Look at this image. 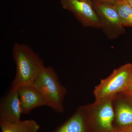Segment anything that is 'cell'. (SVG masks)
I'll list each match as a JSON object with an SVG mask.
<instances>
[{"instance_id": "6da1fadb", "label": "cell", "mask_w": 132, "mask_h": 132, "mask_svg": "<svg viewBox=\"0 0 132 132\" xmlns=\"http://www.w3.org/2000/svg\"><path fill=\"white\" fill-rule=\"evenodd\" d=\"M13 56L16 65V73L12 87L33 86L43 67L40 57L28 45L15 43L13 46Z\"/></svg>"}, {"instance_id": "7a4b0ae2", "label": "cell", "mask_w": 132, "mask_h": 132, "mask_svg": "<svg viewBox=\"0 0 132 132\" xmlns=\"http://www.w3.org/2000/svg\"><path fill=\"white\" fill-rule=\"evenodd\" d=\"M33 86L42 95L47 106L57 112H64L63 102L67 90L53 68L44 66Z\"/></svg>"}, {"instance_id": "3957f363", "label": "cell", "mask_w": 132, "mask_h": 132, "mask_svg": "<svg viewBox=\"0 0 132 132\" xmlns=\"http://www.w3.org/2000/svg\"><path fill=\"white\" fill-rule=\"evenodd\" d=\"M113 98L95 101L80 106L89 132H113L114 113Z\"/></svg>"}, {"instance_id": "277c9868", "label": "cell", "mask_w": 132, "mask_h": 132, "mask_svg": "<svg viewBox=\"0 0 132 132\" xmlns=\"http://www.w3.org/2000/svg\"><path fill=\"white\" fill-rule=\"evenodd\" d=\"M132 86V64H125L114 70L107 78L101 80L94 90L95 101L113 98Z\"/></svg>"}, {"instance_id": "5b68a950", "label": "cell", "mask_w": 132, "mask_h": 132, "mask_svg": "<svg viewBox=\"0 0 132 132\" xmlns=\"http://www.w3.org/2000/svg\"><path fill=\"white\" fill-rule=\"evenodd\" d=\"M92 5L101 23V29L110 40L117 39L125 32V26L114 6L92 2Z\"/></svg>"}, {"instance_id": "8992f818", "label": "cell", "mask_w": 132, "mask_h": 132, "mask_svg": "<svg viewBox=\"0 0 132 132\" xmlns=\"http://www.w3.org/2000/svg\"><path fill=\"white\" fill-rule=\"evenodd\" d=\"M62 7L73 14L85 27L101 29L100 21L92 3L80 0H60Z\"/></svg>"}, {"instance_id": "52a82bcc", "label": "cell", "mask_w": 132, "mask_h": 132, "mask_svg": "<svg viewBox=\"0 0 132 132\" xmlns=\"http://www.w3.org/2000/svg\"><path fill=\"white\" fill-rule=\"evenodd\" d=\"M115 129H132V98L125 92L116 95L113 99Z\"/></svg>"}, {"instance_id": "ba28073f", "label": "cell", "mask_w": 132, "mask_h": 132, "mask_svg": "<svg viewBox=\"0 0 132 132\" xmlns=\"http://www.w3.org/2000/svg\"><path fill=\"white\" fill-rule=\"evenodd\" d=\"M21 106L18 88L12 87L1 100L0 120L14 123L21 120Z\"/></svg>"}, {"instance_id": "9c48e42d", "label": "cell", "mask_w": 132, "mask_h": 132, "mask_svg": "<svg viewBox=\"0 0 132 132\" xmlns=\"http://www.w3.org/2000/svg\"><path fill=\"white\" fill-rule=\"evenodd\" d=\"M18 92L22 114H28L38 107L47 106L42 95L33 86H21Z\"/></svg>"}, {"instance_id": "30bf717a", "label": "cell", "mask_w": 132, "mask_h": 132, "mask_svg": "<svg viewBox=\"0 0 132 132\" xmlns=\"http://www.w3.org/2000/svg\"><path fill=\"white\" fill-rule=\"evenodd\" d=\"M52 132H89L80 107L65 123Z\"/></svg>"}, {"instance_id": "8fae6325", "label": "cell", "mask_w": 132, "mask_h": 132, "mask_svg": "<svg viewBox=\"0 0 132 132\" xmlns=\"http://www.w3.org/2000/svg\"><path fill=\"white\" fill-rule=\"evenodd\" d=\"M2 132H38L40 126L33 120H20L14 123L0 120Z\"/></svg>"}, {"instance_id": "7c38bea8", "label": "cell", "mask_w": 132, "mask_h": 132, "mask_svg": "<svg viewBox=\"0 0 132 132\" xmlns=\"http://www.w3.org/2000/svg\"><path fill=\"white\" fill-rule=\"evenodd\" d=\"M114 6L125 27H132V7L128 3L120 0Z\"/></svg>"}, {"instance_id": "4fadbf2b", "label": "cell", "mask_w": 132, "mask_h": 132, "mask_svg": "<svg viewBox=\"0 0 132 132\" xmlns=\"http://www.w3.org/2000/svg\"><path fill=\"white\" fill-rule=\"evenodd\" d=\"M120 1V0H92V2H95L103 4L114 6Z\"/></svg>"}, {"instance_id": "5bb4252c", "label": "cell", "mask_w": 132, "mask_h": 132, "mask_svg": "<svg viewBox=\"0 0 132 132\" xmlns=\"http://www.w3.org/2000/svg\"><path fill=\"white\" fill-rule=\"evenodd\" d=\"M125 92L129 95L132 98V86Z\"/></svg>"}, {"instance_id": "9a60e30c", "label": "cell", "mask_w": 132, "mask_h": 132, "mask_svg": "<svg viewBox=\"0 0 132 132\" xmlns=\"http://www.w3.org/2000/svg\"><path fill=\"white\" fill-rule=\"evenodd\" d=\"M113 132H131L130 130H121V129H115Z\"/></svg>"}, {"instance_id": "2e32d148", "label": "cell", "mask_w": 132, "mask_h": 132, "mask_svg": "<svg viewBox=\"0 0 132 132\" xmlns=\"http://www.w3.org/2000/svg\"><path fill=\"white\" fill-rule=\"evenodd\" d=\"M127 2L128 3V4H129L132 7V0H128V1H127Z\"/></svg>"}, {"instance_id": "e0dca14e", "label": "cell", "mask_w": 132, "mask_h": 132, "mask_svg": "<svg viewBox=\"0 0 132 132\" xmlns=\"http://www.w3.org/2000/svg\"><path fill=\"white\" fill-rule=\"evenodd\" d=\"M80 1H85L87 2H89L92 3V0H80Z\"/></svg>"}, {"instance_id": "ac0fdd59", "label": "cell", "mask_w": 132, "mask_h": 132, "mask_svg": "<svg viewBox=\"0 0 132 132\" xmlns=\"http://www.w3.org/2000/svg\"><path fill=\"white\" fill-rule=\"evenodd\" d=\"M121 1H128V0H121Z\"/></svg>"}, {"instance_id": "d6986e66", "label": "cell", "mask_w": 132, "mask_h": 132, "mask_svg": "<svg viewBox=\"0 0 132 132\" xmlns=\"http://www.w3.org/2000/svg\"><path fill=\"white\" fill-rule=\"evenodd\" d=\"M131 132H132V130H130Z\"/></svg>"}]
</instances>
